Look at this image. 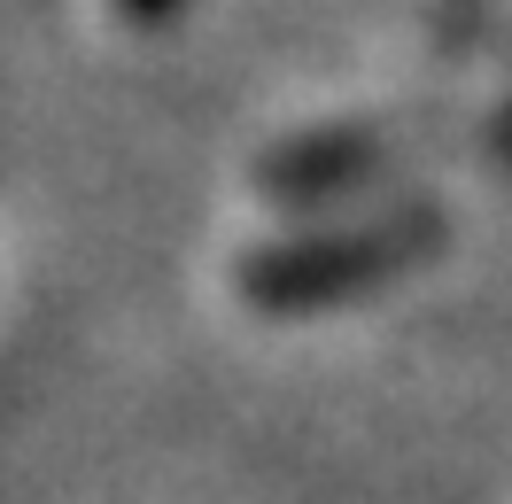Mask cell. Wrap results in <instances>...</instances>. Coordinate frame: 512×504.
I'll use <instances>...</instances> for the list:
<instances>
[{"mask_svg":"<svg viewBox=\"0 0 512 504\" xmlns=\"http://www.w3.org/2000/svg\"><path fill=\"white\" fill-rule=\"evenodd\" d=\"M435 249H443V210L435 202H396V210H373V218L256 249L241 264V295L256 311H326L342 295H365V287L427 264Z\"/></svg>","mask_w":512,"mask_h":504,"instance_id":"obj_1","label":"cell"},{"mask_svg":"<svg viewBox=\"0 0 512 504\" xmlns=\"http://www.w3.org/2000/svg\"><path fill=\"white\" fill-rule=\"evenodd\" d=\"M396 163V140L388 132H311L280 156H264V194H288V202H326V194H350L365 179H381Z\"/></svg>","mask_w":512,"mask_h":504,"instance_id":"obj_2","label":"cell"},{"mask_svg":"<svg viewBox=\"0 0 512 504\" xmlns=\"http://www.w3.org/2000/svg\"><path fill=\"white\" fill-rule=\"evenodd\" d=\"M117 8H125L132 24H171V16L187 8V0H117Z\"/></svg>","mask_w":512,"mask_h":504,"instance_id":"obj_3","label":"cell"}]
</instances>
